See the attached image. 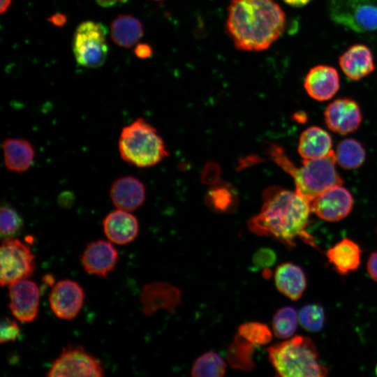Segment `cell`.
<instances>
[{
  "mask_svg": "<svg viewBox=\"0 0 377 377\" xmlns=\"http://www.w3.org/2000/svg\"><path fill=\"white\" fill-rule=\"evenodd\" d=\"M311 212L310 202L297 193L279 186H270L263 194L259 213L248 221L249 230L258 235L273 237L288 248L296 240L318 249L308 232Z\"/></svg>",
  "mask_w": 377,
  "mask_h": 377,
  "instance_id": "6da1fadb",
  "label": "cell"
},
{
  "mask_svg": "<svg viewBox=\"0 0 377 377\" xmlns=\"http://www.w3.org/2000/svg\"><path fill=\"white\" fill-rule=\"evenodd\" d=\"M286 15L273 0H232L227 29L237 49H267L284 31Z\"/></svg>",
  "mask_w": 377,
  "mask_h": 377,
  "instance_id": "7a4b0ae2",
  "label": "cell"
},
{
  "mask_svg": "<svg viewBox=\"0 0 377 377\" xmlns=\"http://www.w3.org/2000/svg\"><path fill=\"white\" fill-rule=\"evenodd\" d=\"M268 152L271 159L293 178L295 192L309 202L327 189L343 184L336 169L333 150L319 158L303 159L300 167L295 166L277 144H271Z\"/></svg>",
  "mask_w": 377,
  "mask_h": 377,
  "instance_id": "3957f363",
  "label": "cell"
},
{
  "mask_svg": "<svg viewBox=\"0 0 377 377\" xmlns=\"http://www.w3.org/2000/svg\"><path fill=\"white\" fill-rule=\"evenodd\" d=\"M268 358L278 376L283 377H323L327 369L318 361L316 345L309 337L295 336L270 346Z\"/></svg>",
  "mask_w": 377,
  "mask_h": 377,
  "instance_id": "277c9868",
  "label": "cell"
},
{
  "mask_svg": "<svg viewBox=\"0 0 377 377\" xmlns=\"http://www.w3.org/2000/svg\"><path fill=\"white\" fill-rule=\"evenodd\" d=\"M118 149L124 161L138 168L154 166L168 155L156 129L141 117L123 127Z\"/></svg>",
  "mask_w": 377,
  "mask_h": 377,
  "instance_id": "5b68a950",
  "label": "cell"
},
{
  "mask_svg": "<svg viewBox=\"0 0 377 377\" xmlns=\"http://www.w3.org/2000/svg\"><path fill=\"white\" fill-rule=\"evenodd\" d=\"M330 18L344 29L364 34L377 30V0H329Z\"/></svg>",
  "mask_w": 377,
  "mask_h": 377,
  "instance_id": "8992f818",
  "label": "cell"
},
{
  "mask_svg": "<svg viewBox=\"0 0 377 377\" xmlns=\"http://www.w3.org/2000/svg\"><path fill=\"white\" fill-rule=\"evenodd\" d=\"M107 31L104 24L94 21L78 25L73 35V51L80 66L96 68L105 63L108 53Z\"/></svg>",
  "mask_w": 377,
  "mask_h": 377,
  "instance_id": "52a82bcc",
  "label": "cell"
},
{
  "mask_svg": "<svg viewBox=\"0 0 377 377\" xmlns=\"http://www.w3.org/2000/svg\"><path fill=\"white\" fill-rule=\"evenodd\" d=\"M0 265L1 286H9L34 274L35 255L29 246L19 239H4L0 248Z\"/></svg>",
  "mask_w": 377,
  "mask_h": 377,
  "instance_id": "ba28073f",
  "label": "cell"
},
{
  "mask_svg": "<svg viewBox=\"0 0 377 377\" xmlns=\"http://www.w3.org/2000/svg\"><path fill=\"white\" fill-rule=\"evenodd\" d=\"M103 376L101 361L80 345H69L64 348L47 373L48 377Z\"/></svg>",
  "mask_w": 377,
  "mask_h": 377,
  "instance_id": "9c48e42d",
  "label": "cell"
},
{
  "mask_svg": "<svg viewBox=\"0 0 377 377\" xmlns=\"http://www.w3.org/2000/svg\"><path fill=\"white\" fill-rule=\"evenodd\" d=\"M311 212L329 222L345 219L353 207V198L343 184L334 186L310 202Z\"/></svg>",
  "mask_w": 377,
  "mask_h": 377,
  "instance_id": "30bf717a",
  "label": "cell"
},
{
  "mask_svg": "<svg viewBox=\"0 0 377 377\" xmlns=\"http://www.w3.org/2000/svg\"><path fill=\"white\" fill-rule=\"evenodd\" d=\"M84 300L82 286L75 281L64 279L56 283L49 295L54 314L60 319L72 320L80 311Z\"/></svg>",
  "mask_w": 377,
  "mask_h": 377,
  "instance_id": "8fae6325",
  "label": "cell"
},
{
  "mask_svg": "<svg viewBox=\"0 0 377 377\" xmlns=\"http://www.w3.org/2000/svg\"><path fill=\"white\" fill-rule=\"evenodd\" d=\"M8 286L9 308L20 321L30 323L38 313L40 292L35 282L28 279L17 281Z\"/></svg>",
  "mask_w": 377,
  "mask_h": 377,
  "instance_id": "7c38bea8",
  "label": "cell"
},
{
  "mask_svg": "<svg viewBox=\"0 0 377 377\" xmlns=\"http://www.w3.org/2000/svg\"><path fill=\"white\" fill-rule=\"evenodd\" d=\"M182 301V291L176 286L162 281L145 284L140 294L144 314L152 316L160 309L173 313Z\"/></svg>",
  "mask_w": 377,
  "mask_h": 377,
  "instance_id": "4fadbf2b",
  "label": "cell"
},
{
  "mask_svg": "<svg viewBox=\"0 0 377 377\" xmlns=\"http://www.w3.org/2000/svg\"><path fill=\"white\" fill-rule=\"evenodd\" d=\"M325 122L332 131L347 135L357 131L362 121L358 103L349 98H337L324 112Z\"/></svg>",
  "mask_w": 377,
  "mask_h": 377,
  "instance_id": "5bb4252c",
  "label": "cell"
},
{
  "mask_svg": "<svg viewBox=\"0 0 377 377\" xmlns=\"http://www.w3.org/2000/svg\"><path fill=\"white\" fill-rule=\"evenodd\" d=\"M118 258V251L112 243L103 239L89 242L80 258L84 269L99 277H106L113 271Z\"/></svg>",
  "mask_w": 377,
  "mask_h": 377,
  "instance_id": "9a60e30c",
  "label": "cell"
},
{
  "mask_svg": "<svg viewBox=\"0 0 377 377\" xmlns=\"http://www.w3.org/2000/svg\"><path fill=\"white\" fill-rule=\"evenodd\" d=\"M304 87L310 97L325 101L332 98L340 88L337 71L327 65H317L308 72Z\"/></svg>",
  "mask_w": 377,
  "mask_h": 377,
  "instance_id": "2e32d148",
  "label": "cell"
},
{
  "mask_svg": "<svg viewBox=\"0 0 377 377\" xmlns=\"http://www.w3.org/2000/svg\"><path fill=\"white\" fill-rule=\"evenodd\" d=\"M109 194L117 209L131 212L142 205L146 192L140 179L133 176H124L113 182Z\"/></svg>",
  "mask_w": 377,
  "mask_h": 377,
  "instance_id": "e0dca14e",
  "label": "cell"
},
{
  "mask_svg": "<svg viewBox=\"0 0 377 377\" xmlns=\"http://www.w3.org/2000/svg\"><path fill=\"white\" fill-rule=\"evenodd\" d=\"M104 233L111 242L124 245L133 241L139 231L138 221L130 212L116 209L103 221Z\"/></svg>",
  "mask_w": 377,
  "mask_h": 377,
  "instance_id": "ac0fdd59",
  "label": "cell"
},
{
  "mask_svg": "<svg viewBox=\"0 0 377 377\" xmlns=\"http://www.w3.org/2000/svg\"><path fill=\"white\" fill-rule=\"evenodd\" d=\"M343 73L351 80H360L376 69L372 52L363 44L350 46L339 58Z\"/></svg>",
  "mask_w": 377,
  "mask_h": 377,
  "instance_id": "d6986e66",
  "label": "cell"
},
{
  "mask_svg": "<svg viewBox=\"0 0 377 377\" xmlns=\"http://www.w3.org/2000/svg\"><path fill=\"white\" fill-rule=\"evenodd\" d=\"M6 169L15 172L27 171L33 164L35 151L31 144L23 138H6L1 145Z\"/></svg>",
  "mask_w": 377,
  "mask_h": 377,
  "instance_id": "ffe728a7",
  "label": "cell"
},
{
  "mask_svg": "<svg viewBox=\"0 0 377 377\" xmlns=\"http://www.w3.org/2000/svg\"><path fill=\"white\" fill-rule=\"evenodd\" d=\"M274 277L276 289L293 301L298 300L306 288L304 271L292 263L280 264L275 269Z\"/></svg>",
  "mask_w": 377,
  "mask_h": 377,
  "instance_id": "44dd1931",
  "label": "cell"
},
{
  "mask_svg": "<svg viewBox=\"0 0 377 377\" xmlns=\"http://www.w3.org/2000/svg\"><path fill=\"white\" fill-rule=\"evenodd\" d=\"M326 256L339 274L346 275L359 267L361 249L352 239L343 238L327 250Z\"/></svg>",
  "mask_w": 377,
  "mask_h": 377,
  "instance_id": "7402d4cb",
  "label": "cell"
},
{
  "mask_svg": "<svg viewBox=\"0 0 377 377\" xmlns=\"http://www.w3.org/2000/svg\"><path fill=\"white\" fill-rule=\"evenodd\" d=\"M330 135L318 126H311L300 135L297 150L303 159H316L327 155L332 149Z\"/></svg>",
  "mask_w": 377,
  "mask_h": 377,
  "instance_id": "603a6c76",
  "label": "cell"
},
{
  "mask_svg": "<svg viewBox=\"0 0 377 377\" xmlns=\"http://www.w3.org/2000/svg\"><path fill=\"white\" fill-rule=\"evenodd\" d=\"M111 38L117 45L129 48L143 36L140 21L131 15H120L111 24Z\"/></svg>",
  "mask_w": 377,
  "mask_h": 377,
  "instance_id": "cb8c5ba5",
  "label": "cell"
},
{
  "mask_svg": "<svg viewBox=\"0 0 377 377\" xmlns=\"http://www.w3.org/2000/svg\"><path fill=\"white\" fill-rule=\"evenodd\" d=\"M254 346L238 333L235 334L227 350L226 357L230 366L243 371H252L255 367Z\"/></svg>",
  "mask_w": 377,
  "mask_h": 377,
  "instance_id": "d4e9b609",
  "label": "cell"
},
{
  "mask_svg": "<svg viewBox=\"0 0 377 377\" xmlns=\"http://www.w3.org/2000/svg\"><path fill=\"white\" fill-rule=\"evenodd\" d=\"M338 165L345 170L360 168L366 157V151L360 142L355 139L347 138L339 142L335 151Z\"/></svg>",
  "mask_w": 377,
  "mask_h": 377,
  "instance_id": "484cf974",
  "label": "cell"
},
{
  "mask_svg": "<svg viewBox=\"0 0 377 377\" xmlns=\"http://www.w3.org/2000/svg\"><path fill=\"white\" fill-rule=\"evenodd\" d=\"M226 371V364L214 351L199 356L192 364L191 374L194 377H221Z\"/></svg>",
  "mask_w": 377,
  "mask_h": 377,
  "instance_id": "4316f807",
  "label": "cell"
},
{
  "mask_svg": "<svg viewBox=\"0 0 377 377\" xmlns=\"http://www.w3.org/2000/svg\"><path fill=\"white\" fill-rule=\"evenodd\" d=\"M207 204L218 212H229L235 209L238 202L235 188L228 184H220L209 190L206 197Z\"/></svg>",
  "mask_w": 377,
  "mask_h": 377,
  "instance_id": "83f0119b",
  "label": "cell"
},
{
  "mask_svg": "<svg viewBox=\"0 0 377 377\" xmlns=\"http://www.w3.org/2000/svg\"><path fill=\"white\" fill-rule=\"evenodd\" d=\"M298 313L292 306H283L274 313L272 326L274 335L280 339H288L296 331Z\"/></svg>",
  "mask_w": 377,
  "mask_h": 377,
  "instance_id": "f1b7e54d",
  "label": "cell"
},
{
  "mask_svg": "<svg viewBox=\"0 0 377 377\" xmlns=\"http://www.w3.org/2000/svg\"><path fill=\"white\" fill-rule=\"evenodd\" d=\"M23 221L17 210L8 203H3L0 210V233L3 239L14 237L22 228Z\"/></svg>",
  "mask_w": 377,
  "mask_h": 377,
  "instance_id": "f546056e",
  "label": "cell"
},
{
  "mask_svg": "<svg viewBox=\"0 0 377 377\" xmlns=\"http://www.w3.org/2000/svg\"><path fill=\"white\" fill-rule=\"evenodd\" d=\"M238 334L255 346L267 344L272 339L270 328L266 324L256 321L240 325L238 327Z\"/></svg>",
  "mask_w": 377,
  "mask_h": 377,
  "instance_id": "4dcf8cb0",
  "label": "cell"
},
{
  "mask_svg": "<svg viewBox=\"0 0 377 377\" xmlns=\"http://www.w3.org/2000/svg\"><path fill=\"white\" fill-rule=\"evenodd\" d=\"M325 318L323 308L316 304H306L298 313L300 324L305 330L311 332H317L323 328Z\"/></svg>",
  "mask_w": 377,
  "mask_h": 377,
  "instance_id": "1f68e13d",
  "label": "cell"
},
{
  "mask_svg": "<svg viewBox=\"0 0 377 377\" xmlns=\"http://www.w3.org/2000/svg\"><path fill=\"white\" fill-rule=\"evenodd\" d=\"M276 260V254L270 248L258 249L252 256L253 265L256 269H269Z\"/></svg>",
  "mask_w": 377,
  "mask_h": 377,
  "instance_id": "d6a6232c",
  "label": "cell"
},
{
  "mask_svg": "<svg viewBox=\"0 0 377 377\" xmlns=\"http://www.w3.org/2000/svg\"><path fill=\"white\" fill-rule=\"evenodd\" d=\"M0 332V343H4L16 340L20 330L17 322L6 317L1 320Z\"/></svg>",
  "mask_w": 377,
  "mask_h": 377,
  "instance_id": "836d02e7",
  "label": "cell"
},
{
  "mask_svg": "<svg viewBox=\"0 0 377 377\" xmlns=\"http://www.w3.org/2000/svg\"><path fill=\"white\" fill-rule=\"evenodd\" d=\"M367 270L370 277L377 283V251L373 252L368 258Z\"/></svg>",
  "mask_w": 377,
  "mask_h": 377,
  "instance_id": "e575fe53",
  "label": "cell"
},
{
  "mask_svg": "<svg viewBox=\"0 0 377 377\" xmlns=\"http://www.w3.org/2000/svg\"><path fill=\"white\" fill-rule=\"evenodd\" d=\"M135 54L140 59H147L151 56L152 49L146 43H139L134 49Z\"/></svg>",
  "mask_w": 377,
  "mask_h": 377,
  "instance_id": "d590c367",
  "label": "cell"
},
{
  "mask_svg": "<svg viewBox=\"0 0 377 377\" xmlns=\"http://www.w3.org/2000/svg\"><path fill=\"white\" fill-rule=\"evenodd\" d=\"M48 21L57 27H63L67 22V17L63 13H57L51 15Z\"/></svg>",
  "mask_w": 377,
  "mask_h": 377,
  "instance_id": "8d00e7d4",
  "label": "cell"
},
{
  "mask_svg": "<svg viewBox=\"0 0 377 377\" xmlns=\"http://www.w3.org/2000/svg\"><path fill=\"white\" fill-rule=\"evenodd\" d=\"M288 5L296 7L301 8L309 3L311 0H283Z\"/></svg>",
  "mask_w": 377,
  "mask_h": 377,
  "instance_id": "74e56055",
  "label": "cell"
},
{
  "mask_svg": "<svg viewBox=\"0 0 377 377\" xmlns=\"http://www.w3.org/2000/svg\"><path fill=\"white\" fill-rule=\"evenodd\" d=\"M118 0H96L97 3L103 8H109L117 3Z\"/></svg>",
  "mask_w": 377,
  "mask_h": 377,
  "instance_id": "f35d334b",
  "label": "cell"
},
{
  "mask_svg": "<svg viewBox=\"0 0 377 377\" xmlns=\"http://www.w3.org/2000/svg\"><path fill=\"white\" fill-rule=\"evenodd\" d=\"M11 2H12V0H1L0 12L1 14L6 12L10 5L11 4Z\"/></svg>",
  "mask_w": 377,
  "mask_h": 377,
  "instance_id": "ab89813d",
  "label": "cell"
},
{
  "mask_svg": "<svg viewBox=\"0 0 377 377\" xmlns=\"http://www.w3.org/2000/svg\"><path fill=\"white\" fill-rule=\"evenodd\" d=\"M128 0H118L119 2L123 3H126Z\"/></svg>",
  "mask_w": 377,
  "mask_h": 377,
  "instance_id": "60d3db41",
  "label": "cell"
},
{
  "mask_svg": "<svg viewBox=\"0 0 377 377\" xmlns=\"http://www.w3.org/2000/svg\"><path fill=\"white\" fill-rule=\"evenodd\" d=\"M375 371H376V374L377 375V365H376V367Z\"/></svg>",
  "mask_w": 377,
  "mask_h": 377,
  "instance_id": "b9f144b4",
  "label": "cell"
}]
</instances>
